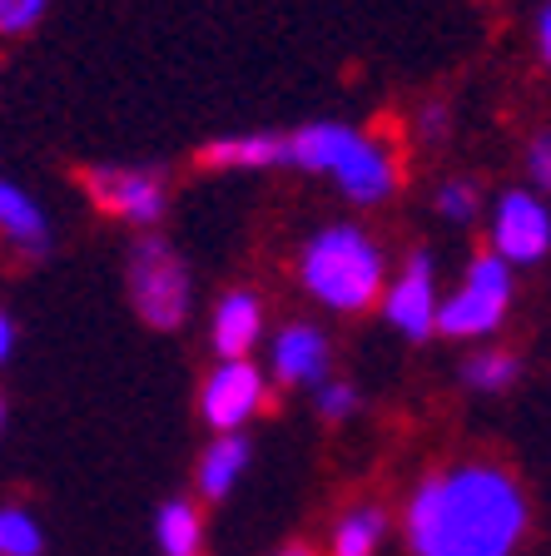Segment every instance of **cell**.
<instances>
[{
  "label": "cell",
  "mask_w": 551,
  "mask_h": 556,
  "mask_svg": "<svg viewBox=\"0 0 551 556\" xmlns=\"http://www.w3.org/2000/svg\"><path fill=\"white\" fill-rule=\"evenodd\" d=\"M288 164L328 174L353 204H378V199H388L398 189V169H392L388 150L378 139H367L363 129L334 125V119L293 129L288 135Z\"/></svg>",
  "instance_id": "3957f363"
},
{
  "label": "cell",
  "mask_w": 551,
  "mask_h": 556,
  "mask_svg": "<svg viewBox=\"0 0 551 556\" xmlns=\"http://www.w3.org/2000/svg\"><path fill=\"white\" fill-rule=\"evenodd\" d=\"M50 0H0V30L5 35H25L30 25H40Z\"/></svg>",
  "instance_id": "44dd1931"
},
{
  "label": "cell",
  "mask_w": 551,
  "mask_h": 556,
  "mask_svg": "<svg viewBox=\"0 0 551 556\" xmlns=\"http://www.w3.org/2000/svg\"><path fill=\"white\" fill-rule=\"evenodd\" d=\"M125 283H129V303H135L139 324L170 333V328H179L189 318V303H195L189 264L174 254V243L160 239V233L135 239L129 264H125Z\"/></svg>",
  "instance_id": "277c9868"
},
{
  "label": "cell",
  "mask_w": 551,
  "mask_h": 556,
  "mask_svg": "<svg viewBox=\"0 0 551 556\" xmlns=\"http://www.w3.org/2000/svg\"><path fill=\"white\" fill-rule=\"evenodd\" d=\"M274 556H323V552H313V546H303V542H293V546H278Z\"/></svg>",
  "instance_id": "484cf974"
},
{
  "label": "cell",
  "mask_w": 551,
  "mask_h": 556,
  "mask_svg": "<svg viewBox=\"0 0 551 556\" xmlns=\"http://www.w3.org/2000/svg\"><path fill=\"white\" fill-rule=\"evenodd\" d=\"M313 407H318L323 422H348L358 413V388L343 378H328L323 388H313Z\"/></svg>",
  "instance_id": "d6986e66"
},
{
  "label": "cell",
  "mask_w": 551,
  "mask_h": 556,
  "mask_svg": "<svg viewBox=\"0 0 551 556\" xmlns=\"http://www.w3.org/2000/svg\"><path fill=\"white\" fill-rule=\"evenodd\" d=\"M80 179L100 214L125 219V224H135V229H154V224H160V214H164V174L160 169H115V164H100V169H85Z\"/></svg>",
  "instance_id": "52a82bcc"
},
{
  "label": "cell",
  "mask_w": 551,
  "mask_h": 556,
  "mask_svg": "<svg viewBox=\"0 0 551 556\" xmlns=\"http://www.w3.org/2000/svg\"><path fill=\"white\" fill-rule=\"evenodd\" d=\"M398 532L408 556H517L531 532V497L487 457H458L413 482Z\"/></svg>",
  "instance_id": "6da1fadb"
},
{
  "label": "cell",
  "mask_w": 551,
  "mask_h": 556,
  "mask_svg": "<svg viewBox=\"0 0 551 556\" xmlns=\"http://www.w3.org/2000/svg\"><path fill=\"white\" fill-rule=\"evenodd\" d=\"M392 532V517L383 502H348L338 517L328 521L323 536V556H378Z\"/></svg>",
  "instance_id": "7c38bea8"
},
{
  "label": "cell",
  "mask_w": 551,
  "mask_h": 556,
  "mask_svg": "<svg viewBox=\"0 0 551 556\" xmlns=\"http://www.w3.org/2000/svg\"><path fill=\"white\" fill-rule=\"evenodd\" d=\"M249 463H253L249 438H243V432H224V438H214L204 452H199V463H195V492L204 502H224L234 486L249 477Z\"/></svg>",
  "instance_id": "4fadbf2b"
},
{
  "label": "cell",
  "mask_w": 551,
  "mask_h": 556,
  "mask_svg": "<svg viewBox=\"0 0 551 556\" xmlns=\"http://www.w3.org/2000/svg\"><path fill=\"white\" fill-rule=\"evenodd\" d=\"M264 338V303L253 299L249 289H234L214 303V318H209V343H214L218 363L229 358H249Z\"/></svg>",
  "instance_id": "8fae6325"
},
{
  "label": "cell",
  "mask_w": 551,
  "mask_h": 556,
  "mask_svg": "<svg viewBox=\"0 0 551 556\" xmlns=\"http://www.w3.org/2000/svg\"><path fill=\"white\" fill-rule=\"evenodd\" d=\"M0 556H46V527L21 502L0 511Z\"/></svg>",
  "instance_id": "ac0fdd59"
},
{
  "label": "cell",
  "mask_w": 551,
  "mask_h": 556,
  "mask_svg": "<svg viewBox=\"0 0 551 556\" xmlns=\"http://www.w3.org/2000/svg\"><path fill=\"white\" fill-rule=\"evenodd\" d=\"M299 283L328 313H367L388 293L383 289L388 283V264H383L378 243L367 239V229H358V224H328V229H318L303 243Z\"/></svg>",
  "instance_id": "7a4b0ae2"
},
{
  "label": "cell",
  "mask_w": 551,
  "mask_h": 556,
  "mask_svg": "<svg viewBox=\"0 0 551 556\" xmlns=\"http://www.w3.org/2000/svg\"><path fill=\"white\" fill-rule=\"evenodd\" d=\"M442 119H448V115H442V104H433V110H423V135H442Z\"/></svg>",
  "instance_id": "d4e9b609"
},
{
  "label": "cell",
  "mask_w": 551,
  "mask_h": 556,
  "mask_svg": "<svg viewBox=\"0 0 551 556\" xmlns=\"http://www.w3.org/2000/svg\"><path fill=\"white\" fill-rule=\"evenodd\" d=\"M383 313H388V324L398 328L402 338H423L437 333V318H442V299H437V268H433V254L413 249L408 264L398 268V278L388 283L383 293Z\"/></svg>",
  "instance_id": "ba28073f"
},
{
  "label": "cell",
  "mask_w": 551,
  "mask_h": 556,
  "mask_svg": "<svg viewBox=\"0 0 551 556\" xmlns=\"http://www.w3.org/2000/svg\"><path fill=\"white\" fill-rule=\"evenodd\" d=\"M0 229L25 258H40L50 249V219L21 185H0Z\"/></svg>",
  "instance_id": "9a60e30c"
},
{
  "label": "cell",
  "mask_w": 551,
  "mask_h": 556,
  "mask_svg": "<svg viewBox=\"0 0 551 556\" xmlns=\"http://www.w3.org/2000/svg\"><path fill=\"white\" fill-rule=\"evenodd\" d=\"M517 378H522V363L506 348H483V353H472L462 363V382H467L472 393H506Z\"/></svg>",
  "instance_id": "e0dca14e"
},
{
  "label": "cell",
  "mask_w": 551,
  "mask_h": 556,
  "mask_svg": "<svg viewBox=\"0 0 551 556\" xmlns=\"http://www.w3.org/2000/svg\"><path fill=\"white\" fill-rule=\"evenodd\" d=\"M204 511L189 497H170L160 511H154V546L160 556H204Z\"/></svg>",
  "instance_id": "2e32d148"
},
{
  "label": "cell",
  "mask_w": 551,
  "mask_h": 556,
  "mask_svg": "<svg viewBox=\"0 0 551 556\" xmlns=\"http://www.w3.org/2000/svg\"><path fill=\"white\" fill-rule=\"evenodd\" d=\"M264 403H268V378H264V368L249 358L214 363L209 378L199 382V417L214 428V438L243 432L253 417L264 413Z\"/></svg>",
  "instance_id": "8992f818"
},
{
  "label": "cell",
  "mask_w": 551,
  "mask_h": 556,
  "mask_svg": "<svg viewBox=\"0 0 551 556\" xmlns=\"http://www.w3.org/2000/svg\"><path fill=\"white\" fill-rule=\"evenodd\" d=\"M199 160L209 169H274L288 164V135H224L209 139Z\"/></svg>",
  "instance_id": "5bb4252c"
},
{
  "label": "cell",
  "mask_w": 551,
  "mask_h": 556,
  "mask_svg": "<svg viewBox=\"0 0 551 556\" xmlns=\"http://www.w3.org/2000/svg\"><path fill=\"white\" fill-rule=\"evenodd\" d=\"M0 358H15V313H0Z\"/></svg>",
  "instance_id": "603a6c76"
},
{
  "label": "cell",
  "mask_w": 551,
  "mask_h": 556,
  "mask_svg": "<svg viewBox=\"0 0 551 556\" xmlns=\"http://www.w3.org/2000/svg\"><path fill=\"white\" fill-rule=\"evenodd\" d=\"M537 50H541V60L551 65V5L537 15Z\"/></svg>",
  "instance_id": "cb8c5ba5"
},
{
  "label": "cell",
  "mask_w": 551,
  "mask_h": 556,
  "mask_svg": "<svg viewBox=\"0 0 551 556\" xmlns=\"http://www.w3.org/2000/svg\"><path fill=\"white\" fill-rule=\"evenodd\" d=\"M551 249V208L527 189L497 199L492 214V254L506 264H541Z\"/></svg>",
  "instance_id": "9c48e42d"
},
{
  "label": "cell",
  "mask_w": 551,
  "mask_h": 556,
  "mask_svg": "<svg viewBox=\"0 0 551 556\" xmlns=\"http://www.w3.org/2000/svg\"><path fill=\"white\" fill-rule=\"evenodd\" d=\"M527 169H531V179H537V185L551 194V129H547V135L531 139V150H527Z\"/></svg>",
  "instance_id": "7402d4cb"
},
{
  "label": "cell",
  "mask_w": 551,
  "mask_h": 556,
  "mask_svg": "<svg viewBox=\"0 0 551 556\" xmlns=\"http://www.w3.org/2000/svg\"><path fill=\"white\" fill-rule=\"evenodd\" d=\"M437 214L452 219V224H467L472 214H477V185H467V179L442 185V194H437Z\"/></svg>",
  "instance_id": "ffe728a7"
},
{
  "label": "cell",
  "mask_w": 551,
  "mask_h": 556,
  "mask_svg": "<svg viewBox=\"0 0 551 556\" xmlns=\"http://www.w3.org/2000/svg\"><path fill=\"white\" fill-rule=\"evenodd\" d=\"M506 308H512V264L497 254H477L462 274V283L442 299V318H437V333L442 338H492L506 324Z\"/></svg>",
  "instance_id": "5b68a950"
},
{
  "label": "cell",
  "mask_w": 551,
  "mask_h": 556,
  "mask_svg": "<svg viewBox=\"0 0 551 556\" xmlns=\"http://www.w3.org/2000/svg\"><path fill=\"white\" fill-rule=\"evenodd\" d=\"M328 363H334V348H328L323 328L313 324H284L268 343V372L284 388H323Z\"/></svg>",
  "instance_id": "30bf717a"
}]
</instances>
